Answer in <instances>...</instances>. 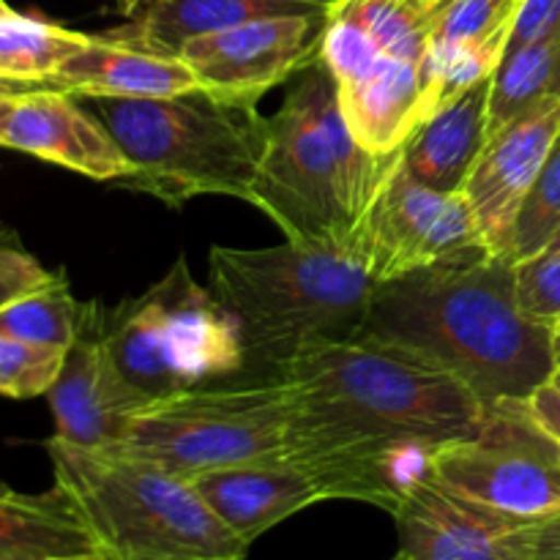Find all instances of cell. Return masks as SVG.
<instances>
[{
    "label": "cell",
    "instance_id": "cell-18",
    "mask_svg": "<svg viewBox=\"0 0 560 560\" xmlns=\"http://www.w3.org/2000/svg\"><path fill=\"white\" fill-rule=\"evenodd\" d=\"M328 0H126L129 22L104 33L129 47L178 55L189 42L266 16L323 14Z\"/></svg>",
    "mask_w": 560,
    "mask_h": 560
},
{
    "label": "cell",
    "instance_id": "cell-31",
    "mask_svg": "<svg viewBox=\"0 0 560 560\" xmlns=\"http://www.w3.org/2000/svg\"><path fill=\"white\" fill-rule=\"evenodd\" d=\"M556 25H560V0H525L517 22H514L506 52L528 42H536V38L550 33Z\"/></svg>",
    "mask_w": 560,
    "mask_h": 560
},
{
    "label": "cell",
    "instance_id": "cell-10",
    "mask_svg": "<svg viewBox=\"0 0 560 560\" xmlns=\"http://www.w3.org/2000/svg\"><path fill=\"white\" fill-rule=\"evenodd\" d=\"M353 238L375 284L419 271L470 246H485L463 191L443 195L419 184L402 167V151Z\"/></svg>",
    "mask_w": 560,
    "mask_h": 560
},
{
    "label": "cell",
    "instance_id": "cell-8",
    "mask_svg": "<svg viewBox=\"0 0 560 560\" xmlns=\"http://www.w3.org/2000/svg\"><path fill=\"white\" fill-rule=\"evenodd\" d=\"M293 394L282 377L197 386L153 399L131 419L118 452L175 476L282 459Z\"/></svg>",
    "mask_w": 560,
    "mask_h": 560
},
{
    "label": "cell",
    "instance_id": "cell-29",
    "mask_svg": "<svg viewBox=\"0 0 560 560\" xmlns=\"http://www.w3.org/2000/svg\"><path fill=\"white\" fill-rule=\"evenodd\" d=\"M58 273L47 271L42 262L27 252L0 241V310L14 304L22 295L49 284Z\"/></svg>",
    "mask_w": 560,
    "mask_h": 560
},
{
    "label": "cell",
    "instance_id": "cell-14",
    "mask_svg": "<svg viewBox=\"0 0 560 560\" xmlns=\"http://www.w3.org/2000/svg\"><path fill=\"white\" fill-rule=\"evenodd\" d=\"M443 0H328L320 60L345 82L377 58L427 63Z\"/></svg>",
    "mask_w": 560,
    "mask_h": 560
},
{
    "label": "cell",
    "instance_id": "cell-1",
    "mask_svg": "<svg viewBox=\"0 0 560 560\" xmlns=\"http://www.w3.org/2000/svg\"><path fill=\"white\" fill-rule=\"evenodd\" d=\"M293 394L284 463L323 501H361L394 514L432 476L443 446L470 438L485 402L424 355L383 339L320 342L284 366Z\"/></svg>",
    "mask_w": 560,
    "mask_h": 560
},
{
    "label": "cell",
    "instance_id": "cell-7",
    "mask_svg": "<svg viewBox=\"0 0 560 560\" xmlns=\"http://www.w3.org/2000/svg\"><path fill=\"white\" fill-rule=\"evenodd\" d=\"M102 337L120 375L151 402L246 366L238 323L195 282L184 257L145 293L102 306Z\"/></svg>",
    "mask_w": 560,
    "mask_h": 560
},
{
    "label": "cell",
    "instance_id": "cell-34",
    "mask_svg": "<svg viewBox=\"0 0 560 560\" xmlns=\"http://www.w3.org/2000/svg\"><path fill=\"white\" fill-rule=\"evenodd\" d=\"M9 560H115L109 552H82V556H38V558H9Z\"/></svg>",
    "mask_w": 560,
    "mask_h": 560
},
{
    "label": "cell",
    "instance_id": "cell-16",
    "mask_svg": "<svg viewBox=\"0 0 560 560\" xmlns=\"http://www.w3.org/2000/svg\"><path fill=\"white\" fill-rule=\"evenodd\" d=\"M0 148L31 153L93 180H124L131 173L129 159L107 126L58 88L16 98Z\"/></svg>",
    "mask_w": 560,
    "mask_h": 560
},
{
    "label": "cell",
    "instance_id": "cell-22",
    "mask_svg": "<svg viewBox=\"0 0 560 560\" xmlns=\"http://www.w3.org/2000/svg\"><path fill=\"white\" fill-rule=\"evenodd\" d=\"M550 96H560V25L503 55L490 88V137Z\"/></svg>",
    "mask_w": 560,
    "mask_h": 560
},
{
    "label": "cell",
    "instance_id": "cell-35",
    "mask_svg": "<svg viewBox=\"0 0 560 560\" xmlns=\"http://www.w3.org/2000/svg\"><path fill=\"white\" fill-rule=\"evenodd\" d=\"M16 98H20V96H16ZM16 98L14 96H0V142H3L5 129H9V120H11V113H14Z\"/></svg>",
    "mask_w": 560,
    "mask_h": 560
},
{
    "label": "cell",
    "instance_id": "cell-37",
    "mask_svg": "<svg viewBox=\"0 0 560 560\" xmlns=\"http://www.w3.org/2000/svg\"><path fill=\"white\" fill-rule=\"evenodd\" d=\"M11 11H14V9H11V5L5 3V0H0V16H3V14H11Z\"/></svg>",
    "mask_w": 560,
    "mask_h": 560
},
{
    "label": "cell",
    "instance_id": "cell-11",
    "mask_svg": "<svg viewBox=\"0 0 560 560\" xmlns=\"http://www.w3.org/2000/svg\"><path fill=\"white\" fill-rule=\"evenodd\" d=\"M323 25L326 11L266 16L195 38L180 49V58L206 91L260 102L320 55Z\"/></svg>",
    "mask_w": 560,
    "mask_h": 560
},
{
    "label": "cell",
    "instance_id": "cell-39",
    "mask_svg": "<svg viewBox=\"0 0 560 560\" xmlns=\"http://www.w3.org/2000/svg\"><path fill=\"white\" fill-rule=\"evenodd\" d=\"M454 3V0H443V5H446V9H448V5H452Z\"/></svg>",
    "mask_w": 560,
    "mask_h": 560
},
{
    "label": "cell",
    "instance_id": "cell-33",
    "mask_svg": "<svg viewBox=\"0 0 560 560\" xmlns=\"http://www.w3.org/2000/svg\"><path fill=\"white\" fill-rule=\"evenodd\" d=\"M49 85H38V82H14V80H0V96H27L33 91H44Z\"/></svg>",
    "mask_w": 560,
    "mask_h": 560
},
{
    "label": "cell",
    "instance_id": "cell-9",
    "mask_svg": "<svg viewBox=\"0 0 560 560\" xmlns=\"http://www.w3.org/2000/svg\"><path fill=\"white\" fill-rule=\"evenodd\" d=\"M432 479L498 514L536 523L560 514V443L534 419L528 399L487 405L479 430L443 446Z\"/></svg>",
    "mask_w": 560,
    "mask_h": 560
},
{
    "label": "cell",
    "instance_id": "cell-30",
    "mask_svg": "<svg viewBox=\"0 0 560 560\" xmlns=\"http://www.w3.org/2000/svg\"><path fill=\"white\" fill-rule=\"evenodd\" d=\"M520 560H560V514L525 523L509 534Z\"/></svg>",
    "mask_w": 560,
    "mask_h": 560
},
{
    "label": "cell",
    "instance_id": "cell-36",
    "mask_svg": "<svg viewBox=\"0 0 560 560\" xmlns=\"http://www.w3.org/2000/svg\"><path fill=\"white\" fill-rule=\"evenodd\" d=\"M552 359H556V366H560V320L552 323Z\"/></svg>",
    "mask_w": 560,
    "mask_h": 560
},
{
    "label": "cell",
    "instance_id": "cell-32",
    "mask_svg": "<svg viewBox=\"0 0 560 560\" xmlns=\"http://www.w3.org/2000/svg\"><path fill=\"white\" fill-rule=\"evenodd\" d=\"M528 408L534 419L545 427V432H550L560 443V366L534 388V394L528 397Z\"/></svg>",
    "mask_w": 560,
    "mask_h": 560
},
{
    "label": "cell",
    "instance_id": "cell-12",
    "mask_svg": "<svg viewBox=\"0 0 560 560\" xmlns=\"http://www.w3.org/2000/svg\"><path fill=\"white\" fill-rule=\"evenodd\" d=\"M55 438L82 448H120L131 419L151 399L129 386L102 337V304H82L77 339L49 388Z\"/></svg>",
    "mask_w": 560,
    "mask_h": 560
},
{
    "label": "cell",
    "instance_id": "cell-27",
    "mask_svg": "<svg viewBox=\"0 0 560 560\" xmlns=\"http://www.w3.org/2000/svg\"><path fill=\"white\" fill-rule=\"evenodd\" d=\"M66 350L33 345L0 334V397L31 399L49 394L63 366Z\"/></svg>",
    "mask_w": 560,
    "mask_h": 560
},
{
    "label": "cell",
    "instance_id": "cell-26",
    "mask_svg": "<svg viewBox=\"0 0 560 560\" xmlns=\"http://www.w3.org/2000/svg\"><path fill=\"white\" fill-rule=\"evenodd\" d=\"M525 0H454L435 27V44H506Z\"/></svg>",
    "mask_w": 560,
    "mask_h": 560
},
{
    "label": "cell",
    "instance_id": "cell-13",
    "mask_svg": "<svg viewBox=\"0 0 560 560\" xmlns=\"http://www.w3.org/2000/svg\"><path fill=\"white\" fill-rule=\"evenodd\" d=\"M560 135V96L536 102L487 140L463 184L487 249L506 257L514 222Z\"/></svg>",
    "mask_w": 560,
    "mask_h": 560
},
{
    "label": "cell",
    "instance_id": "cell-38",
    "mask_svg": "<svg viewBox=\"0 0 560 560\" xmlns=\"http://www.w3.org/2000/svg\"><path fill=\"white\" fill-rule=\"evenodd\" d=\"M550 246H556V249H560V230H558L556 238H552V244H550Z\"/></svg>",
    "mask_w": 560,
    "mask_h": 560
},
{
    "label": "cell",
    "instance_id": "cell-19",
    "mask_svg": "<svg viewBox=\"0 0 560 560\" xmlns=\"http://www.w3.org/2000/svg\"><path fill=\"white\" fill-rule=\"evenodd\" d=\"M58 91L77 98H164L200 88L195 71L178 55L129 47L107 36H93L52 77Z\"/></svg>",
    "mask_w": 560,
    "mask_h": 560
},
{
    "label": "cell",
    "instance_id": "cell-4",
    "mask_svg": "<svg viewBox=\"0 0 560 560\" xmlns=\"http://www.w3.org/2000/svg\"><path fill=\"white\" fill-rule=\"evenodd\" d=\"M399 151L381 156L355 140L339 107L337 80L317 55L268 118V148L249 202L284 241H353L399 164Z\"/></svg>",
    "mask_w": 560,
    "mask_h": 560
},
{
    "label": "cell",
    "instance_id": "cell-25",
    "mask_svg": "<svg viewBox=\"0 0 560 560\" xmlns=\"http://www.w3.org/2000/svg\"><path fill=\"white\" fill-rule=\"evenodd\" d=\"M560 230V135L536 178L534 189L525 197L523 211L514 222L506 257L512 262L528 260L552 244Z\"/></svg>",
    "mask_w": 560,
    "mask_h": 560
},
{
    "label": "cell",
    "instance_id": "cell-3",
    "mask_svg": "<svg viewBox=\"0 0 560 560\" xmlns=\"http://www.w3.org/2000/svg\"><path fill=\"white\" fill-rule=\"evenodd\" d=\"M375 288L355 238L208 255V290L238 323L246 381L279 377L304 350L355 337Z\"/></svg>",
    "mask_w": 560,
    "mask_h": 560
},
{
    "label": "cell",
    "instance_id": "cell-21",
    "mask_svg": "<svg viewBox=\"0 0 560 560\" xmlns=\"http://www.w3.org/2000/svg\"><path fill=\"white\" fill-rule=\"evenodd\" d=\"M85 517L58 485L42 495L0 481V560L98 552Z\"/></svg>",
    "mask_w": 560,
    "mask_h": 560
},
{
    "label": "cell",
    "instance_id": "cell-2",
    "mask_svg": "<svg viewBox=\"0 0 560 560\" xmlns=\"http://www.w3.org/2000/svg\"><path fill=\"white\" fill-rule=\"evenodd\" d=\"M359 334L435 361L485 408L528 399L556 370L552 326L525 315L514 262L487 246L377 284Z\"/></svg>",
    "mask_w": 560,
    "mask_h": 560
},
{
    "label": "cell",
    "instance_id": "cell-15",
    "mask_svg": "<svg viewBox=\"0 0 560 560\" xmlns=\"http://www.w3.org/2000/svg\"><path fill=\"white\" fill-rule=\"evenodd\" d=\"M392 517L399 536L394 560H520L509 534L525 523L457 495L432 476Z\"/></svg>",
    "mask_w": 560,
    "mask_h": 560
},
{
    "label": "cell",
    "instance_id": "cell-24",
    "mask_svg": "<svg viewBox=\"0 0 560 560\" xmlns=\"http://www.w3.org/2000/svg\"><path fill=\"white\" fill-rule=\"evenodd\" d=\"M80 320L82 304H77L66 279L58 273L49 284L0 310V334L69 350L80 331Z\"/></svg>",
    "mask_w": 560,
    "mask_h": 560
},
{
    "label": "cell",
    "instance_id": "cell-5",
    "mask_svg": "<svg viewBox=\"0 0 560 560\" xmlns=\"http://www.w3.org/2000/svg\"><path fill=\"white\" fill-rule=\"evenodd\" d=\"M131 164L124 184L184 208L202 195L252 200L268 148L257 102L197 88L164 98H91Z\"/></svg>",
    "mask_w": 560,
    "mask_h": 560
},
{
    "label": "cell",
    "instance_id": "cell-17",
    "mask_svg": "<svg viewBox=\"0 0 560 560\" xmlns=\"http://www.w3.org/2000/svg\"><path fill=\"white\" fill-rule=\"evenodd\" d=\"M189 481L246 547L273 525L323 501L315 481L284 459L208 470Z\"/></svg>",
    "mask_w": 560,
    "mask_h": 560
},
{
    "label": "cell",
    "instance_id": "cell-20",
    "mask_svg": "<svg viewBox=\"0 0 560 560\" xmlns=\"http://www.w3.org/2000/svg\"><path fill=\"white\" fill-rule=\"evenodd\" d=\"M490 88L481 80L446 107L435 109L402 145V167L419 184L457 195L490 140Z\"/></svg>",
    "mask_w": 560,
    "mask_h": 560
},
{
    "label": "cell",
    "instance_id": "cell-28",
    "mask_svg": "<svg viewBox=\"0 0 560 560\" xmlns=\"http://www.w3.org/2000/svg\"><path fill=\"white\" fill-rule=\"evenodd\" d=\"M514 282L525 315L547 326L560 320V249L547 246L539 255L514 262Z\"/></svg>",
    "mask_w": 560,
    "mask_h": 560
},
{
    "label": "cell",
    "instance_id": "cell-23",
    "mask_svg": "<svg viewBox=\"0 0 560 560\" xmlns=\"http://www.w3.org/2000/svg\"><path fill=\"white\" fill-rule=\"evenodd\" d=\"M93 36L27 14L0 16V80L52 85L60 66L88 47Z\"/></svg>",
    "mask_w": 560,
    "mask_h": 560
},
{
    "label": "cell",
    "instance_id": "cell-6",
    "mask_svg": "<svg viewBox=\"0 0 560 560\" xmlns=\"http://www.w3.org/2000/svg\"><path fill=\"white\" fill-rule=\"evenodd\" d=\"M55 485L115 560H244L249 547L208 509L189 479L118 448L44 443Z\"/></svg>",
    "mask_w": 560,
    "mask_h": 560
}]
</instances>
